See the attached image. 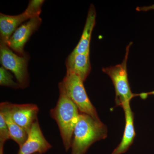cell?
Returning a JSON list of instances; mask_svg holds the SVG:
<instances>
[{
    "instance_id": "obj_3",
    "label": "cell",
    "mask_w": 154,
    "mask_h": 154,
    "mask_svg": "<svg viewBox=\"0 0 154 154\" xmlns=\"http://www.w3.org/2000/svg\"><path fill=\"white\" fill-rule=\"evenodd\" d=\"M84 82L78 75L69 70H66V75L61 82L67 95L78 107L80 113L99 120L96 108L86 93Z\"/></svg>"
},
{
    "instance_id": "obj_7",
    "label": "cell",
    "mask_w": 154,
    "mask_h": 154,
    "mask_svg": "<svg viewBox=\"0 0 154 154\" xmlns=\"http://www.w3.org/2000/svg\"><path fill=\"white\" fill-rule=\"evenodd\" d=\"M0 107L7 110L13 120L28 134L33 123L38 119L39 108L35 104H17L5 102L1 103Z\"/></svg>"
},
{
    "instance_id": "obj_11",
    "label": "cell",
    "mask_w": 154,
    "mask_h": 154,
    "mask_svg": "<svg viewBox=\"0 0 154 154\" xmlns=\"http://www.w3.org/2000/svg\"><path fill=\"white\" fill-rule=\"evenodd\" d=\"M66 70L70 71L85 82L91 71L90 51L83 53L70 54L67 58Z\"/></svg>"
},
{
    "instance_id": "obj_19",
    "label": "cell",
    "mask_w": 154,
    "mask_h": 154,
    "mask_svg": "<svg viewBox=\"0 0 154 154\" xmlns=\"http://www.w3.org/2000/svg\"><path fill=\"white\" fill-rule=\"evenodd\" d=\"M38 154V153H36V154Z\"/></svg>"
},
{
    "instance_id": "obj_17",
    "label": "cell",
    "mask_w": 154,
    "mask_h": 154,
    "mask_svg": "<svg viewBox=\"0 0 154 154\" xmlns=\"http://www.w3.org/2000/svg\"><path fill=\"white\" fill-rule=\"evenodd\" d=\"M149 95H154V91L148 92V93H143L137 94V96H139L140 97L143 99H146L147 97L148 96H149Z\"/></svg>"
},
{
    "instance_id": "obj_13",
    "label": "cell",
    "mask_w": 154,
    "mask_h": 154,
    "mask_svg": "<svg viewBox=\"0 0 154 154\" xmlns=\"http://www.w3.org/2000/svg\"><path fill=\"white\" fill-rule=\"evenodd\" d=\"M0 113L4 116L8 125L10 138L17 143L19 147L22 146L28 138V133L13 120L7 110L0 107Z\"/></svg>"
},
{
    "instance_id": "obj_14",
    "label": "cell",
    "mask_w": 154,
    "mask_h": 154,
    "mask_svg": "<svg viewBox=\"0 0 154 154\" xmlns=\"http://www.w3.org/2000/svg\"><path fill=\"white\" fill-rule=\"evenodd\" d=\"M0 85L15 89L21 88L19 83L14 81L12 75L3 66L0 68Z\"/></svg>"
},
{
    "instance_id": "obj_9",
    "label": "cell",
    "mask_w": 154,
    "mask_h": 154,
    "mask_svg": "<svg viewBox=\"0 0 154 154\" xmlns=\"http://www.w3.org/2000/svg\"><path fill=\"white\" fill-rule=\"evenodd\" d=\"M51 147L42 133L37 119L32 125L27 140L19 147L17 154H44Z\"/></svg>"
},
{
    "instance_id": "obj_15",
    "label": "cell",
    "mask_w": 154,
    "mask_h": 154,
    "mask_svg": "<svg viewBox=\"0 0 154 154\" xmlns=\"http://www.w3.org/2000/svg\"><path fill=\"white\" fill-rule=\"evenodd\" d=\"M10 138L8 125L4 116L0 113V145H5V143Z\"/></svg>"
},
{
    "instance_id": "obj_1",
    "label": "cell",
    "mask_w": 154,
    "mask_h": 154,
    "mask_svg": "<svg viewBox=\"0 0 154 154\" xmlns=\"http://www.w3.org/2000/svg\"><path fill=\"white\" fill-rule=\"evenodd\" d=\"M59 97L55 107L51 109V117L56 122L66 151L71 148L73 134L80 112L69 98L62 83L58 84Z\"/></svg>"
},
{
    "instance_id": "obj_18",
    "label": "cell",
    "mask_w": 154,
    "mask_h": 154,
    "mask_svg": "<svg viewBox=\"0 0 154 154\" xmlns=\"http://www.w3.org/2000/svg\"><path fill=\"white\" fill-rule=\"evenodd\" d=\"M4 145H0V154H4Z\"/></svg>"
},
{
    "instance_id": "obj_6",
    "label": "cell",
    "mask_w": 154,
    "mask_h": 154,
    "mask_svg": "<svg viewBox=\"0 0 154 154\" xmlns=\"http://www.w3.org/2000/svg\"><path fill=\"white\" fill-rule=\"evenodd\" d=\"M44 1H30L28 7L22 14L16 16L0 14L1 42L7 44L10 37L23 22L36 16H39Z\"/></svg>"
},
{
    "instance_id": "obj_10",
    "label": "cell",
    "mask_w": 154,
    "mask_h": 154,
    "mask_svg": "<svg viewBox=\"0 0 154 154\" xmlns=\"http://www.w3.org/2000/svg\"><path fill=\"white\" fill-rule=\"evenodd\" d=\"M130 102L124 103L122 106L124 110L125 125L123 137L120 143L111 154H122L127 151L133 143L136 136L134 127V114L131 108Z\"/></svg>"
},
{
    "instance_id": "obj_4",
    "label": "cell",
    "mask_w": 154,
    "mask_h": 154,
    "mask_svg": "<svg viewBox=\"0 0 154 154\" xmlns=\"http://www.w3.org/2000/svg\"><path fill=\"white\" fill-rule=\"evenodd\" d=\"M132 42L127 46L126 53L123 61L113 66L104 68L102 71L108 75L113 82L115 91V103L116 106H122L127 102H130L137 94H133L131 90L128 77L127 63L129 48Z\"/></svg>"
},
{
    "instance_id": "obj_5",
    "label": "cell",
    "mask_w": 154,
    "mask_h": 154,
    "mask_svg": "<svg viewBox=\"0 0 154 154\" xmlns=\"http://www.w3.org/2000/svg\"><path fill=\"white\" fill-rule=\"evenodd\" d=\"M0 60L2 66L14 74L17 82L22 89L29 85L28 70L29 56L27 54L20 56L15 54L5 43H0Z\"/></svg>"
},
{
    "instance_id": "obj_2",
    "label": "cell",
    "mask_w": 154,
    "mask_h": 154,
    "mask_svg": "<svg viewBox=\"0 0 154 154\" xmlns=\"http://www.w3.org/2000/svg\"><path fill=\"white\" fill-rule=\"evenodd\" d=\"M107 136V127L101 120L80 112L73 134L71 154H85L93 143Z\"/></svg>"
},
{
    "instance_id": "obj_8",
    "label": "cell",
    "mask_w": 154,
    "mask_h": 154,
    "mask_svg": "<svg viewBox=\"0 0 154 154\" xmlns=\"http://www.w3.org/2000/svg\"><path fill=\"white\" fill-rule=\"evenodd\" d=\"M42 23L39 16L33 17L22 24L15 30L8 41L7 45L20 56L26 54L24 48L30 36L38 30Z\"/></svg>"
},
{
    "instance_id": "obj_12",
    "label": "cell",
    "mask_w": 154,
    "mask_h": 154,
    "mask_svg": "<svg viewBox=\"0 0 154 154\" xmlns=\"http://www.w3.org/2000/svg\"><path fill=\"white\" fill-rule=\"evenodd\" d=\"M96 14L95 7L93 5H91L88 11L82 36L76 47L71 53L72 54L83 53L90 51L91 36L96 24Z\"/></svg>"
},
{
    "instance_id": "obj_16",
    "label": "cell",
    "mask_w": 154,
    "mask_h": 154,
    "mask_svg": "<svg viewBox=\"0 0 154 154\" xmlns=\"http://www.w3.org/2000/svg\"><path fill=\"white\" fill-rule=\"evenodd\" d=\"M136 10L139 12H146V11L154 10V4L152 5L137 7Z\"/></svg>"
}]
</instances>
